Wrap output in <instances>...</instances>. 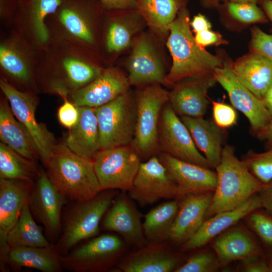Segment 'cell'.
Masks as SVG:
<instances>
[{"instance_id":"1","label":"cell","mask_w":272,"mask_h":272,"mask_svg":"<svg viewBox=\"0 0 272 272\" xmlns=\"http://www.w3.org/2000/svg\"><path fill=\"white\" fill-rule=\"evenodd\" d=\"M98 53L73 41L50 35L40 51L36 72L41 93L62 98L85 87L104 71Z\"/></svg>"},{"instance_id":"2","label":"cell","mask_w":272,"mask_h":272,"mask_svg":"<svg viewBox=\"0 0 272 272\" xmlns=\"http://www.w3.org/2000/svg\"><path fill=\"white\" fill-rule=\"evenodd\" d=\"M188 11L183 7L168 27L170 35L167 45L173 59L166 77L168 86L186 78L213 75L216 69L223 64L220 58L197 43L190 31Z\"/></svg>"},{"instance_id":"3","label":"cell","mask_w":272,"mask_h":272,"mask_svg":"<svg viewBox=\"0 0 272 272\" xmlns=\"http://www.w3.org/2000/svg\"><path fill=\"white\" fill-rule=\"evenodd\" d=\"M46 168L49 179L67 201H85L102 190L93 160L76 154L63 143L55 144Z\"/></svg>"},{"instance_id":"4","label":"cell","mask_w":272,"mask_h":272,"mask_svg":"<svg viewBox=\"0 0 272 272\" xmlns=\"http://www.w3.org/2000/svg\"><path fill=\"white\" fill-rule=\"evenodd\" d=\"M217 185L205 218L233 210L258 194L264 187L246 163L235 155L231 145L224 147L220 162L215 168Z\"/></svg>"},{"instance_id":"5","label":"cell","mask_w":272,"mask_h":272,"mask_svg":"<svg viewBox=\"0 0 272 272\" xmlns=\"http://www.w3.org/2000/svg\"><path fill=\"white\" fill-rule=\"evenodd\" d=\"M105 10L98 0H62L46 25L51 36L66 39L99 53V22Z\"/></svg>"},{"instance_id":"6","label":"cell","mask_w":272,"mask_h":272,"mask_svg":"<svg viewBox=\"0 0 272 272\" xmlns=\"http://www.w3.org/2000/svg\"><path fill=\"white\" fill-rule=\"evenodd\" d=\"M119 193L115 189L102 190L90 199L72 202L64 217L61 235L54 244L60 255L97 235L104 216Z\"/></svg>"},{"instance_id":"7","label":"cell","mask_w":272,"mask_h":272,"mask_svg":"<svg viewBox=\"0 0 272 272\" xmlns=\"http://www.w3.org/2000/svg\"><path fill=\"white\" fill-rule=\"evenodd\" d=\"M39 52L12 27L6 28L0 41L1 79L19 91L40 93L36 79Z\"/></svg>"},{"instance_id":"8","label":"cell","mask_w":272,"mask_h":272,"mask_svg":"<svg viewBox=\"0 0 272 272\" xmlns=\"http://www.w3.org/2000/svg\"><path fill=\"white\" fill-rule=\"evenodd\" d=\"M135 99L137 121L130 145L141 159H149L160 153L159 124L162 108L169 101V92L159 84H150L138 91Z\"/></svg>"},{"instance_id":"9","label":"cell","mask_w":272,"mask_h":272,"mask_svg":"<svg viewBox=\"0 0 272 272\" xmlns=\"http://www.w3.org/2000/svg\"><path fill=\"white\" fill-rule=\"evenodd\" d=\"M100 150L129 145L135 133V99L128 92L96 108Z\"/></svg>"},{"instance_id":"10","label":"cell","mask_w":272,"mask_h":272,"mask_svg":"<svg viewBox=\"0 0 272 272\" xmlns=\"http://www.w3.org/2000/svg\"><path fill=\"white\" fill-rule=\"evenodd\" d=\"M126 245L116 235L102 234L60 255L61 264L63 269L71 271H107L117 264Z\"/></svg>"},{"instance_id":"11","label":"cell","mask_w":272,"mask_h":272,"mask_svg":"<svg viewBox=\"0 0 272 272\" xmlns=\"http://www.w3.org/2000/svg\"><path fill=\"white\" fill-rule=\"evenodd\" d=\"M93 161L102 190L122 191L132 187L142 163L140 156L130 145L100 150Z\"/></svg>"},{"instance_id":"12","label":"cell","mask_w":272,"mask_h":272,"mask_svg":"<svg viewBox=\"0 0 272 272\" xmlns=\"http://www.w3.org/2000/svg\"><path fill=\"white\" fill-rule=\"evenodd\" d=\"M0 88L8 100L14 116L31 137L40 159L46 167L57 143L45 124L37 121L35 112L39 103L38 94L19 91L2 79Z\"/></svg>"},{"instance_id":"13","label":"cell","mask_w":272,"mask_h":272,"mask_svg":"<svg viewBox=\"0 0 272 272\" xmlns=\"http://www.w3.org/2000/svg\"><path fill=\"white\" fill-rule=\"evenodd\" d=\"M167 104L162 108L159 124L160 150L180 160L212 168L196 147L186 126Z\"/></svg>"},{"instance_id":"14","label":"cell","mask_w":272,"mask_h":272,"mask_svg":"<svg viewBox=\"0 0 272 272\" xmlns=\"http://www.w3.org/2000/svg\"><path fill=\"white\" fill-rule=\"evenodd\" d=\"M128 196L142 207L179 197L176 183L158 156L141 163Z\"/></svg>"},{"instance_id":"15","label":"cell","mask_w":272,"mask_h":272,"mask_svg":"<svg viewBox=\"0 0 272 272\" xmlns=\"http://www.w3.org/2000/svg\"><path fill=\"white\" fill-rule=\"evenodd\" d=\"M67 202L49 179L46 171L41 169L28 206L34 218L44 226L46 238L52 244L56 242L61 235V211Z\"/></svg>"},{"instance_id":"16","label":"cell","mask_w":272,"mask_h":272,"mask_svg":"<svg viewBox=\"0 0 272 272\" xmlns=\"http://www.w3.org/2000/svg\"><path fill=\"white\" fill-rule=\"evenodd\" d=\"M62 0H20L11 27L31 45L40 51L48 44L50 34L48 17L55 12Z\"/></svg>"},{"instance_id":"17","label":"cell","mask_w":272,"mask_h":272,"mask_svg":"<svg viewBox=\"0 0 272 272\" xmlns=\"http://www.w3.org/2000/svg\"><path fill=\"white\" fill-rule=\"evenodd\" d=\"M213 75L217 82L227 92L232 106L246 116L253 131L257 132L271 120L262 100L238 80L230 64L224 62Z\"/></svg>"},{"instance_id":"18","label":"cell","mask_w":272,"mask_h":272,"mask_svg":"<svg viewBox=\"0 0 272 272\" xmlns=\"http://www.w3.org/2000/svg\"><path fill=\"white\" fill-rule=\"evenodd\" d=\"M125 192L119 193L114 198L101 221L100 228L118 233L127 245L141 248L146 245L147 240L141 223L144 216Z\"/></svg>"},{"instance_id":"19","label":"cell","mask_w":272,"mask_h":272,"mask_svg":"<svg viewBox=\"0 0 272 272\" xmlns=\"http://www.w3.org/2000/svg\"><path fill=\"white\" fill-rule=\"evenodd\" d=\"M216 82L214 75L183 79L169 92V104L178 115L203 116L210 103L208 92Z\"/></svg>"},{"instance_id":"20","label":"cell","mask_w":272,"mask_h":272,"mask_svg":"<svg viewBox=\"0 0 272 272\" xmlns=\"http://www.w3.org/2000/svg\"><path fill=\"white\" fill-rule=\"evenodd\" d=\"M158 156L177 185L178 199L189 194L215 191L217 173L211 168L180 160L164 152Z\"/></svg>"},{"instance_id":"21","label":"cell","mask_w":272,"mask_h":272,"mask_svg":"<svg viewBox=\"0 0 272 272\" xmlns=\"http://www.w3.org/2000/svg\"><path fill=\"white\" fill-rule=\"evenodd\" d=\"M129 85L128 78L119 70L106 68L96 79L67 98L78 107L96 108L127 92Z\"/></svg>"},{"instance_id":"22","label":"cell","mask_w":272,"mask_h":272,"mask_svg":"<svg viewBox=\"0 0 272 272\" xmlns=\"http://www.w3.org/2000/svg\"><path fill=\"white\" fill-rule=\"evenodd\" d=\"M179 256L162 242L152 243L120 258L116 266L122 272L174 271L179 265Z\"/></svg>"},{"instance_id":"23","label":"cell","mask_w":272,"mask_h":272,"mask_svg":"<svg viewBox=\"0 0 272 272\" xmlns=\"http://www.w3.org/2000/svg\"><path fill=\"white\" fill-rule=\"evenodd\" d=\"M213 192L186 195L179 200V209L170 231L173 243L181 245L189 240L204 222Z\"/></svg>"},{"instance_id":"24","label":"cell","mask_w":272,"mask_h":272,"mask_svg":"<svg viewBox=\"0 0 272 272\" xmlns=\"http://www.w3.org/2000/svg\"><path fill=\"white\" fill-rule=\"evenodd\" d=\"M35 183L30 180L0 178V242H7L8 234L28 202Z\"/></svg>"},{"instance_id":"25","label":"cell","mask_w":272,"mask_h":272,"mask_svg":"<svg viewBox=\"0 0 272 272\" xmlns=\"http://www.w3.org/2000/svg\"><path fill=\"white\" fill-rule=\"evenodd\" d=\"M261 208L260 200L256 194L233 210L214 215L204 221L196 232L181 245V250L187 251L201 247L250 213Z\"/></svg>"},{"instance_id":"26","label":"cell","mask_w":272,"mask_h":272,"mask_svg":"<svg viewBox=\"0 0 272 272\" xmlns=\"http://www.w3.org/2000/svg\"><path fill=\"white\" fill-rule=\"evenodd\" d=\"M130 85L163 84L168 86L163 67L151 43L145 36L139 39L128 61Z\"/></svg>"},{"instance_id":"27","label":"cell","mask_w":272,"mask_h":272,"mask_svg":"<svg viewBox=\"0 0 272 272\" xmlns=\"http://www.w3.org/2000/svg\"><path fill=\"white\" fill-rule=\"evenodd\" d=\"M231 68L238 80L262 100L272 84V60L251 52L238 59Z\"/></svg>"},{"instance_id":"28","label":"cell","mask_w":272,"mask_h":272,"mask_svg":"<svg viewBox=\"0 0 272 272\" xmlns=\"http://www.w3.org/2000/svg\"><path fill=\"white\" fill-rule=\"evenodd\" d=\"M80 117L69 129L64 144L76 154L93 160L100 150L99 133L96 108L78 107Z\"/></svg>"},{"instance_id":"29","label":"cell","mask_w":272,"mask_h":272,"mask_svg":"<svg viewBox=\"0 0 272 272\" xmlns=\"http://www.w3.org/2000/svg\"><path fill=\"white\" fill-rule=\"evenodd\" d=\"M0 139L1 142L29 160L36 162L40 159L31 137L14 116L3 94L0 99Z\"/></svg>"},{"instance_id":"30","label":"cell","mask_w":272,"mask_h":272,"mask_svg":"<svg viewBox=\"0 0 272 272\" xmlns=\"http://www.w3.org/2000/svg\"><path fill=\"white\" fill-rule=\"evenodd\" d=\"M197 149L201 152L212 168L219 164L224 141V129L213 120L202 117L181 116Z\"/></svg>"},{"instance_id":"31","label":"cell","mask_w":272,"mask_h":272,"mask_svg":"<svg viewBox=\"0 0 272 272\" xmlns=\"http://www.w3.org/2000/svg\"><path fill=\"white\" fill-rule=\"evenodd\" d=\"M60 255L54 244L48 247H19L10 248L9 265L10 271H20L30 267L42 272H61L63 270Z\"/></svg>"},{"instance_id":"32","label":"cell","mask_w":272,"mask_h":272,"mask_svg":"<svg viewBox=\"0 0 272 272\" xmlns=\"http://www.w3.org/2000/svg\"><path fill=\"white\" fill-rule=\"evenodd\" d=\"M212 247L220 263L245 261L259 257L260 249L256 241L241 230L229 231L213 243Z\"/></svg>"},{"instance_id":"33","label":"cell","mask_w":272,"mask_h":272,"mask_svg":"<svg viewBox=\"0 0 272 272\" xmlns=\"http://www.w3.org/2000/svg\"><path fill=\"white\" fill-rule=\"evenodd\" d=\"M179 209V200L174 199L154 207L144 216V233L149 242L168 240Z\"/></svg>"},{"instance_id":"34","label":"cell","mask_w":272,"mask_h":272,"mask_svg":"<svg viewBox=\"0 0 272 272\" xmlns=\"http://www.w3.org/2000/svg\"><path fill=\"white\" fill-rule=\"evenodd\" d=\"M33 217L27 202L23 208L18 221L8 234L10 247H48L50 243Z\"/></svg>"},{"instance_id":"35","label":"cell","mask_w":272,"mask_h":272,"mask_svg":"<svg viewBox=\"0 0 272 272\" xmlns=\"http://www.w3.org/2000/svg\"><path fill=\"white\" fill-rule=\"evenodd\" d=\"M40 173L36 162L24 157L1 142L0 178L36 181Z\"/></svg>"},{"instance_id":"36","label":"cell","mask_w":272,"mask_h":272,"mask_svg":"<svg viewBox=\"0 0 272 272\" xmlns=\"http://www.w3.org/2000/svg\"><path fill=\"white\" fill-rule=\"evenodd\" d=\"M138 12L154 29L165 32L183 7L182 0H136Z\"/></svg>"},{"instance_id":"37","label":"cell","mask_w":272,"mask_h":272,"mask_svg":"<svg viewBox=\"0 0 272 272\" xmlns=\"http://www.w3.org/2000/svg\"><path fill=\"white\" fill-rule=\"evenodd\" d=\"M106 15L109 18L106 24L104 35V47L108 54L118 52L127 47L130 43L131 31L118 17L111 16L105 10Z\"/></svg>"},{"instance_id":"38","label":"cell","mask_w":272,"mask_h":272,"mask_svg":"<svg viewBox=\"0 0 272 272\" xmlns=\"http://www.w3.org/2000/svg\"><path fill=\"white\" fill-rule=\"evenodd\" d=\"M242 160L262 183L265 184L272 180V147L263 152H249Z\"/></svg>"},{"instance_id":"39","label":"cell","mask_w":272,"mask_h":272,"mask_svg":"<svg viewBox=\"0 0 272 272\" xmlns=\"http://www.w3.org/2000/svg\"><path fill=\"white\" fill-rule=\"evenodd\" d=\"M227 8L234 19L243 23H265L267 21L264 13L255 3L230 2Z\"/></svg>"},{"instance_id":"40","label":"cell","mask_w":272,"mask_h":272,"mask_svg":"<svg viewBox=\"0 0 272 272\" xmlns=\"http://www.w3.org/2000/svg\"><path fill=\"white\" fill-rule=\"evenodd\" d=\"M219 261L215 255L208 252L196 253L180 265L175 272H213L217 270Z\"/></svg>"},{"instance_id":"41","label":"cell","mask_w":272,"mask_h":272,"mask_svg":"<svg viewBox=\"0 0 272 272\" xmlns=\"http://www.w3.org/2000/svg\"><path fill=\"white\" fill-rule=\"evenodd\" d=\"M247 217L250 226L258 236L272 246V218L256 210L250 213Z\"/></svg>"},{"instance_id":"42","label":"cell","mask_w":272,"mask_h":272,"mask_svg":"<svg viewBox=\"0 0 272 272\" xmlns=\"http://www.w3.org/2000/svg\"><path fill=\"white\" fill-rule=\"evenodd\" d=\"M213 121L220 127L225 129L236 124L237 114L235 108L223 102L211 100Z\"/></svg>"},{"instance_id":"43","label":"cell","mask_w":272,"mask_h":272,"mask_svg":"<svg viewBox=\"0 0 272 272\" xmlns=\"http://www.w3.org/2000/svg\"><path fill=\"white\" fill-rule=\"evenodd\" d=\"M251 52L262 54L272 60V35L258 27L251 29Z\"/></svg>"},{"instance_id":"44","label":"cell","mask_w":272,"mask_h":272,"mask_svg":"<svg viewBox=\"0 0 272 272\" xmlns=\"http://www.w3.org/2000/svg\"><path fill=\"white\" fill-rule=\"evenodd\" d=\"M63 104L59 107L57 117L59 123L69 129L78 122L80 117L79 107L73 104L67 97L62 98Z\"/></svg>"},{"instance_id":"45","label":"cell","mask_w":272,"mask_h":272,"mask_svg":"<svg viewBox=\"0 0 272 272\" xmlns=\"http://www.w3.org/2000/svg\"><path fill=\"white\" fill-rule=\"evenodd\" d=\"M194 39L198 44L202 47L212 44L225 43L221 36L210 29L196 33Z\"/></svg>"},{"instance_id":"46","label":"cell","mask_w":272,"mask_h":272,"mask_svg":"<svg viewBox=\"0 0 272 272\" xmlns=\"http://www.w3.org/2000/svg\"><path fill=\"white\" fill-rule=\"evenodd\" d=\"M105 10L137 9L136 0H98Z\"/></svg>"},{"instance_id":"47","label":"cell","mask_w":272,"mask_h":272,"mask_svg":"<svg viewBox=\"0 0 272 272\" xmlns=\"http://www.w3.org/2000/svg\"><path fill=\"white\" fill-rule=\"evenodd\" d=\"M259 257L243 261L244 271L247 272H269V264L260 259Z\"/></svg>"},{"instance_id":"48","label":"cell","mask_w":272,"mask_h":272,"mask_svg":"<svg viewBox=\"0 0 272 272\" xmlns=\"http://www.w3.org/2000/svg\"><path fill=\"white\" fill-rule=\"evenodd\" d=\"M258 194L261 207L272 215V180L264 185L263 188Z\"/></svg>"},{"instance_id":"49","label":"cell","mask_w":272,"mask_h":272,"mask_svg":"<svg viewBox=\"0 0 272 272\" xmlns=\"http://www.w3.org/2000/svg\"><path fill=\"white\" fill-rule=\"evenodd\" d=\"M190 25L195 33L210 29L211 27V23L201 14H198L194 16L190 23Z\"/></svg>"},{"instance_id":"50","label":"cell","mask_w":272,"mask_h":272,"mask_svg":"<svg viewBox=\"0 0 272 272\" xmlns=\"http://www.w3.org/2000/svg\"><path fill=\"white\" fill-rule=\"evenodd\" d=\"M257 137L272 144V119L264 127L256 132Z\"/></svg>"},{"instance_id":"51","label":"cell","mask_w":272,"mask_h":272,"mask_svg":"<svg viewBox=\"0 0 272 272\" xmlns=\"http://www.w3.org/2000/svg\"><path fill=\"white\" fill-rule=\"evenodd\" d=\"M262 100L265 108L272 117V84L265 92Z\"/></svg>"},{"instance_id":"52","label":"cell","mask_w":272,"mask_h":272,"mask_svg":"<svg viewBox=\"0 0 272 272\" xmlns=\"http://www.w3.org/2000/svg\"><path fill=\"white\" fill-rule=\"evenodd\" d=\"M262 7L272 24V0H263Z\"/></svg>"},{"instance_id":"53","label":"cell","mask_w":272,"mask_h":272,"mask_svg":"<svg viewBox=\"0 0 272 272\" xmlns=\"http://www.w3.org/2000/svg\"><path fill=\"white\" fill-rule=\"evenodd\" d=\"M220 0H203L205 3L209 6H214L217 5Z\"/></svg>"},{"instance_id":"54","label":"cell","mask_w":272,"mask_h":272,"mask_svg":"<svg viewBox=\"0 0 272 272\" xmlns=\"http://www.w3.org/2000/svg\"><path fill=\"white\" fill-rule=\"evenodd\" d=\"M233 3H257V0H231Z\"/></svg>"},{"instance_id":"55","label":"cell","mask_w":272,"mask_h":272,"mask_svg":"<svg viewBox=\"0 0 272 272\" xmlns=\"http://www.w3.org/2000/svg\"><path fill=\"white\" fill-rule=\"evenodd\" d=\"M269 267L270 269V272H272V260L270 263L269 264Z\"/></svg>"},{"instance_id":"56","label":"cell","mask_w":272,"mask_h":272,"mask_svg":"<svg viewBox=\"0 0 272 272\" xmlns=\"http://www.w3.org/2000/svg\"><path fill=\"white\" fill-rule=\"evenodd\" d=\"M17 1H18V2L20 1V0H16Z\"/></svg>"}]
</instances>
